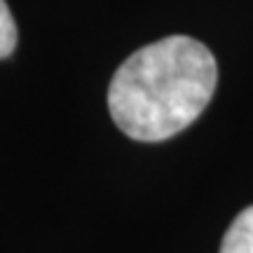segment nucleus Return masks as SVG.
<instances>
[{"mask_svg":"<svg viewBox=\"0 0 253 253\" xmlns=\"http://www.w3.org/2000/svg\"><path fill=\"white\" fill-rule=\"evenodd\" d=\"M218 66L199 40L169 36L136 49L108 87L113 122L134 141L157 143L190 126L216 91Z\"/></svg>","mask_w":253,"mask_h":253,"instance_id":"nucleus-1","label":"nucleus"},{"mask_svg":"<svg viewBox=\"0 0 253 253\" xmlns=\"http://www.w3.org/2000/svg\"><path fill=\"white\" fill-rule=\"evenodd\" d=\"M220 253H253V207L244 209L232 220L223 237Z\"/></svg>","mask_w":253,"mask_h":253,"instance_id":"nucleus-2","label":"nucleus"},{"mask_svg":"<svg viewBox=\"0 0 253 253\" xmlns=\"http://www.w3.org/2000/svg\"><path fill=\"white\" fill-rule=\"evenodd\" d=\"M17 47V24L9 12L7 2L0 0V59H5Z\"/></svg>","mask_w":253,"mask_h":253,"instance_id":"nucleus-3","label":"nucleus"}]
</instances>
